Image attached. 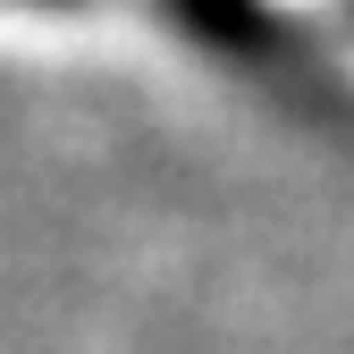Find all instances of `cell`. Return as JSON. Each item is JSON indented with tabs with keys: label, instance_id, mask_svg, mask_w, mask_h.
<instances>
[{
	"label": "cell",
	"instance_id": "cell-1",
	"mask_svg": "<svg viewBox=\"0 0 354 354\" xmlns=\"http://www.w3.org/2000/svg\"><path fill=\"white\" fill-rule=\"evenodd\" d=\"M177 9H186L203 34H219V42H261V34H279L253 0H177Z\"/></svg>",
	"mask_w": 354,
	"mask_h": 354
}]
</instances>
